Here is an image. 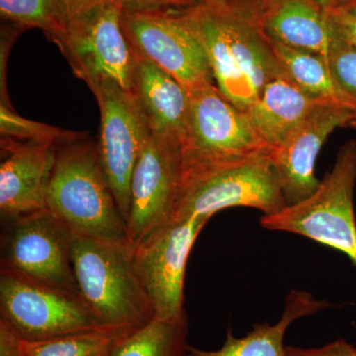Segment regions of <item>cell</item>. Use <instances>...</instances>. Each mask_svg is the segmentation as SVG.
<instances>
[{
	"label": "cell",
	"mask_w": 356,
	"mask_h": 356,
	"mask_svg": "<svg viewBox=\"0 0 356 356\" xmlns=\"http://www.w3.org/2000/svg\"><path fill=\"white\" fill-rule=\"evenodd\" d=\"M334 33L353 48L356 49V19L348 14L332 9L327 11Z\"/></svg>",
	"instance_id": "28"
},
{
	"label": "cell",
	"mask_w": 356,
	"mask_h": 356,
	"mask_svg": "<svg viewBox=\"0 0 356 356\" xmlns=\"http://www.w3.org/2000/svg\"><path fill=\"white\" fill-rule=\"evenodd\" d=\"M0 14L25 29L38 28L58 47L70 24L65 0H0Z\"/></svg>",
	"instance_id": "23"
},
{
	"label": "cell",
	"mask_w": 356,
	"mask_h": 356,
	"mask_svg": "<svg viewBox=\"0 0 356 356\" xmlns=\"http://www.w3.org/2000/svg\"><path fill=\"white\" fill-rule=\"evenodd\" d=\"M58 48L89 88L111 81L132 92L138 58L124 32L122 8L116 2L70 20Z\"/></svg>",
	"instance_id": "10"
},
{
	"label": "cell",
	"mask_w": 356,
	"mask_h": 356,
	"mask_svg": "<svg viewBox=\"0 0 356 356\" xmlns=\"http://www.w3.org/2000/svg\"><path fill=\"white\" fill-rule=\"evenodd\" d=\"M209 220H172L132 250L134 266L153 306L154 318L173 321L184 313V280L194 243Z\"/></svg>",
	"instance_id": "11"
},
{
	"label": "cell",
	"mask_w": 356,
	"mask_h": 356,
	"mask_svg": "<svg viewBox=\"0 0 356 356\" xmlns=\"http://www.w3.org/2000/svg\"><path fill=\"white\" fill-rule=\"evenodd\" d=\"M191 7L122 10V26L137 58L165 70L188 90L214 83L205 42Z\"/></svg>",
	"instance_id": "6"
},
{
	"label": "cell",
	"mask_w": 356,
	"mask_h": 356,
	"mask_svg": "<svg viewBox=\"0 0 356 356\" xmlns=\"http://www.w3.org/2000/svg\"><path fill=\"white\" fill-rule=\"evenodd\" d=\"M0 320L23 341L107 329L79 294L30 280L6 267H0Z\"/></svg>",
	"instance_id": "7"
},
{
	"label": "cell",
	"mask_w": 356,
	"mask_h": 356,
	"mask_svg": "<svg viewBox=\"0 0 356 356\" xmlns=\"http://www.w3.org/2000/svg\"><path fill=\"white\" fill-rule=\"evenodd\" d=\"M0 356H22L21 339L0 320Z\"/></svg>",
	"instance_id": "29"
},
{
	"label": "cell",
	"mask_w": 356,
	"mask_h": 356,
	"mask_svg": "<svg viewBox=\"0 0 356 356\" xmlns=\"http://www.w3.org/2000/svg\"><path fill=\"white\" fill-rule=\"evenodd\" d=\"M89 88L100 110L97 146L103 170L128 225L131 179L151 131L132 92L111 81Z\"/></svg>",
	"instance_id": "12"
},
{
	"label": "cell",
	"mask_w": 356,
	"mask_h": 356,
	"mask_svg": "<svg viewBox=\"0 0 356 356\" xmlns=\"http://www.w3.org/2000/svg\"><path fill=\"white\" fill-rule=\"evenodd\" d=\"M115 0H65L70 20L86 15L100 7L114 3Z\"/></svg>",
	"instance_id": "30"
},
{
	"label": "cell",
	"mask_w": 356,
	"mask_h": 356,
	"mask_svg": "<svg viewBox=\"0 0 356 356\" xmlns=\"http://www.w3.org/2000/svg\"><path fill=\"white\" fill-rule=\"evenodd\" d=\"M318 6L322 7L325 11L332 10L337 6L339 0H314Z\"/></svg>",
	"instance_id": "33"
},
{
	"label": "cell",
	"mask_w": 356,
	"mask_h": 356,
	"mask_svg": "<svg viewBox=\"0 0 356 356\" xmlns=\"http://www.w3.org/2000/svg\"><path fill=\"white\" fill-rule=\"evenodd\" d=\"M46 208L74 236L130 247L127 222L103 170L97 143L84 134L56 145Z\"/></svg>",
	"instance_id": "1"
},
{
	"label": "cell",
	"mask_w": 356,
	"mask_h": 356,
	"mask_svg": "<svg viewBox=\"0 0 356 356\" xmlns=\"http://www.w3.org/2000/svg\"><path fill=\"white\" fill-rule=\"evenodd\" d=\"M327 64L337 88L356 106V49L339 38L332 27Z\"/></svg>",
	"instance_id": "25"
},
{
	"label": "cell",
	"mask_w": 356,
	"mask_h": 356,
	"mask_svg": "<svg viewBox=\"0 0 356 356\" xmlns=\"http://www.w3.org/2000/svg\"><path fill=\"white\" fill-rule=\"evenodd\" d=\"M356 140L346 143L336 163L310 197L273 215L261 225L269 231L305 236L343 252L356 268Z\"/></svg>",
	"instance_id": "5"
},
{
	"label": "cell",
	"mask_w": 356,
	"mask_h": 356,
	"mask_svg": "<svg viewBox=\"0 0 356 356\" xmlns=\"http://www.w3.org/2000/svg\"><path fill=\"white\" fill-rule=\"evenodd\" d=\"M356 110L336 103L323 102L295 129L270 159L280 177L288 205L310 197L320 182L315 168L325 140L337 128L350 126Z\"/></svg>",
	"instance_id": "14"
},
{
	"label": "cell",
	"mask_w": 356,
	"mask_h": 356,
	"mask_svg": "<svg viewBox=\"0 0 356 356\" xmlns=\"http://www.w3.org/2000/svg\"><path fill=\"white\" fill-rule=\"evenodd\" d=\"M132 332L107 327L39 341L21 339V353L22 356H108L114 346Z\"/></svg>",
	"instance_id": "22"
},
{
	"label": "cell",
	"mask_w": 356,
	"mask_h": 356,
	"mask_svg": "<svg viewBox=\"0 0 356 356\" xmlns=\"http://www.w3.org/2000/svg\"><path fill=\"white\" fill-rule=\"evenodd\" d=\"M323 102L306 95L286 76H281L267 84L245 112L271 152Z\"/></svg>",
	"instance_id": "18"
},
{
	"label": "cell",
	"mask_w": 356,
	"mask_h": 356,
	"mask_svg": "<svg viewBox=\"0 0 356 356\" xmlns=\"http://www.w3.org/2000/svg\"><path fill=\"white\" fill-rule=\"evenodd\" d=\"M268 41L284 76L306 95L320 102L336 103L356 110L355 105L334 83L327 58L313 51Z\"/></svg>",
	"instance_id": "20"
},
{
	"label": "cell",
	"mask_w": 356,
	"mask_h": 356,
	"mask_svg": "<svg viewBox=\"0 0 356 356\" xmlns=\"http://www.w3.org/2000/svg\"><path fill=\"white\" fill-rule=\"evenodd\" d=\"M288 206L270 154L182 163L172 219L210 220L219 211L250 207L273 215Z\"/></svg>",
	"instance_id": "3"
},
{
	"label": "cell",
	"mask_w": 356,
	"mask_h": 356,
	"mask_svg": "<svg viewBox=\"0 0 356 356\" xmlns=\"http://www.w3.org/2000/svg\"><path fill=\"white\" fill-rule=\"evenodd\" d=\"M350 126V127L356 128V114H355V118H353V120L351 121Z\"/></svg>",
	"instance_id": "35"
},
{
	"label": "cell",
	"mask_w": 356,
	"mask_h": 356,
	"mask_svg": "<svg viewBox=\"0 0 356 356\" xmlns=\"http://www.w3.org/2000/svg\"><path fill=\"white\" fill-rule=\"evenodd\" d=\"M269 0H229V6L254 20Z\"/></svg>",
	"instance_id": "31"
},
{
	"label": "cell",
	"mask_w": 356,
	"mask_h": 356,
	"mask_svg": "<svg viewBox=\"0 0 356 356\" xmlns=\"http://www.w3.org/2000/svg\"><path fill=\"white\" fill-rule=\"evenodd\" d=\"M334 9L348 14L356 19V0H339V3Z\"/></svg>",
	"instance_id": "32"
},
{
	"label": "cell",
	"mask_w": 356,
	"mask_h": 356,
	"mask_svg": "<svg viewBox=\"0 0 356 356\" xmlns=\"http://www.w3.org/2000/svg\"><path fill=\"white\" fill-rule=\"evenodd\" d=\"M56 145L1 138V221L46 209V191Z\"/></svg>",
	"instance_id": "15"
},
{
	"label": "cell",
	"mask_w": 356,
	"mask_h": 356,
	"mask_svg": "<svg viewBox=\"0 0 356 356\" xmlns=\"http://www.w3.org/2000/svg\"><path fill=\"white\" fill-rule=\"evenodd\" d=\"M188 325L186 312L173 321L154 318L123 337L108 356H184Z\"/></svg>",
	"instance_id": "21"
},
{
	"label": "cell",
	"mask_w": 356,
	"mask_h": 356,
	"mask_svg": "<svg viewBox=\"0 0 356 356\" xmlns=\"http://www.w3.org/2000/svg\"><path fill=\"white\" fill-rule=\"evenodd\" d=\"M123 11L158 10V9L188 8L196 0H115Z\"/></svg>",
	"instance_id": "27"
},
{
	"label": "cell",
	"mask_w": 356,
	"mask_h": 356,
	"mask_svg": "<svg viewBox=\"0 0 356 356\" xmlns=\"http://www.w3.org/2000/svg\"><path fill=\"white\" fill-rule=\"evenodd\" d=\"M72 261L79 296L104 327L135 331L154 318L130 247L74 236Z\"/></svg>",
	"instance_id": "4"
},
{
	"label": "cell",
	"mask_w": 356,
	"mask_h": 356,
	"mask_svg": "<svg viewBox=\"0 0 356 356\" xmlns=\"http://www.w3.org/2000/svg\"><path fill=\"white\" fill-rule=\"evenodd\" d=\"M181 175V147L149 134L131 179V250L172 221Z\"/></svg>",
	"instance_id": "13"
},
{
	"label": "cell",
	"mask_w": 356,
	"mask_h": 356,
	"mask_svg": "<svg viewBox=\"0 0 356 356\" xmlns=\"http://www.w3.org/2000/svg\"><path fill=\"white\" fill-rule=\"evenodd\" d=\"M198 3L206 4V6L214 7L229 6V0H196Z\"/></svg>",
	"instance_id": "34"
},
{
	"label": "cell",
	"mask_w": 356,
	"mask_h": 356,
	"mask_svg": "<svg viewBox=\"0 0 356 356\" xmlns=\"http://www.w3.org/2000/svg\"><path fill=\"white\" fill-rule=\"evenodd\" d=\"M132 93L151 133L182 147L188 126V89L165 70L138 58Z\"/></svg>",
	"instance_id": "16"
},
{
	"label": "cell",
	"mask_w": 356,
	"mask_h": 356,
	"mask_svg": "<svg viewBox=\"0 0 356 356\" xmlns=\"http://www.w3.org/2000/svg\"><path fill=\"white\" fill-rule=\"evenodd\" d=\"M329 307L311 293L292 291L287 296L280 320L275 324L254 325L243 337H236L231 331L220 350H202L188 346L184 356H286L284 341L288 327L300 318L313 315Z\"/></svg>",
	"instance_id": "19"
},
{
	"label": "cell",
	"mask_w": 356,
	"mask_h": 356,
	"mask_svg": "<svg viewBox=\"0 0 356 356\" xmlns=\"http://www.w3.org/2000/svg\"><path fill=\"white\" fill-rule=\"evenodd\" d=\"M0 110L1 138L58 145L76 134L23 118L13 111L11 104L0 103Z\"/></svg>",
	"instance_id": "24"
},
{
	"label": "cell",
	"mask_w": 356,
	"mask_h": 356,
	"mask_svg": "<svg viewBox=\"0 0 356 356\" xmlns=\"http://www.w3.org/2000/svg\"><path fill=\"white\" fill-rule=\"evenodd\" d=\"M1 267L79 294L72 261L74 235L48 209L2 221Z\"/></svg>",
	"instance_id": "8"
},
{
	"label": "cell",
	"mask_w": 356,
	"mask_h": 356,
	"mask_svg": "<svg viewBox=\"0 0 356 356\" xmlns=\"http://www.w3.org/2000/svg\"><path fill=\"white\" fill-rule=\"evenodd\" d=\"M254 22L271 41L327 58L332 25L314 0H269Z\"/></svg>",
	"instance_id": "17"
},
{
	"label": "cell",
	"mask_w": 356,
	"mask_h": 356,
	"mask_svg": "<svg viewBox=\"0 0 356 356\" xmlns=\"http://www.w3.org/2000/svg\"><path fill=\"white\" fill-rule=\"evenodd\" d=\"M188 91V126L181 147L184 165L270 154L247 113L232 104L216 84L205 83Z\"/></svg>",
	"instance_id": "9"
},
{
	"label": "cell",
	"mask_w": 356,
	"mask_h": 356,
	"mask_svg": "<svg viewBox=\"0 0 356 356\" xmlns=\"http://www.w3.org/2000/svg\"><path fill=\"white\" fill-rule=\"evenodd\" d=\"M216 86L236 108L245 111L271 81L284 76L273 48L257 23L229 6L191 7Z\"/></svg>",
	"instance_id": "2"
},
{
	"label": "cell",
	"mask_w": 356,
	"mask_h": 356,
	"mask_svg": "<svg viewBox=\"0 0 356 356\" xmlns=\"http://www.w3.org/2000/svg\"><path fill=\"white\" fill-rule=\"evenodd\" d=\"M286 356H356V348L343 339H337L318 348L286 346Z\"/></svg>",
	"instance_id": "26"
}]
</instances>
